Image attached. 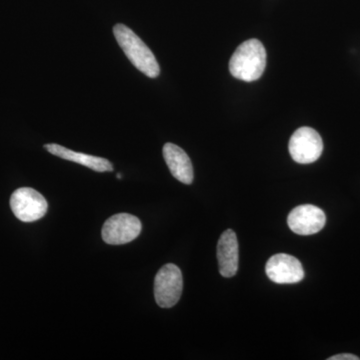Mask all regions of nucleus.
<instances>
[{
  "instance_id": "f257e3e1",
  "label": "nucleus",
  "mask_w": 360,
  "mask_h": 360,
  "mask_svg": "<svg viewBox=\"0 0 360 360\" xmlns=\"http://www.w3.org/2000/svg\"><path fill=\"white\" fill-rule=\"evenodd\" d=\"M266 66V51L257 39L246 40L239 45L229 61L232 77L243 82H255L262 77Z\"/></svg>"
},
{
  "instance_id": "f03ea898",
  "label": "nucleus",
  "mask_w": 360,
  "mask_h": 360,
  "mask_svg": "<svg viewBox=\"0 0 360 360\" xmlns=\"http://www.w3.org/2000/svg\"><path fill=\"white\" fill-rule=\"evenodd\" d=\"M113 33L125 56L137 70L148 77L155 78L160 75V65L155 54L129 27L116 25L113 27Z\"/></svg>"
},
{
  "instance_id": "7ed1b4c3",
  "label": "nucleus",
  "mask_w": 360,
  "mask_h": 360,
  "mask_svg": "<svg viewBox=\"0 0 360 360\" xmlns=\"http://www.w3.org/2000/svg\"><path fill=\"white\" fill-rule=\"evenodd\" d=\"M184 290L181 270L175 264L161 267L155 279V302L162 309H170L179 302Z\"/></svg>"
},
{
  "instance_id": "20e7f679",
  "label": "nucleus",
  "mask_w": 360,
  "mask_h": 360,
  "mask_svg": "<svg viewBox=\"0 0 360 360\" xmlns=\"http://www.w3.org/2000/svg\"><path fill=\"white\" fill-rule=\"evenodd\" d=\"M13 214L23 222L39 220L46 214L49 205L44 196L30 187L16 189L11 198Z\"/></svg>"
},
{
  "instance_id": "39448f33",
  "label": "nucleus",
  "mask_w": 360,
  "mask_h": 360,
  "mask_svg": "<svg viewBox=\"0 0 360 360\" xmlns=\"http://www.w3.org/2000/svg\"><path fill=\"white\" fill-rule=\"evenodd\" d=\"M288 149L295 162L309 165L321 158L323 142L316 130L311 127H300L291 136Z\"/></svg>"
},
{
  "instance_id": "423d86ee",
  "label": "nucleus",
  "mask_w": 360,
  "mask_h": 360,
  "mask_svg": "<svg viewBox=\"0 0 360 360\" xmlns=\"http://www.w3.org/2000/svg\"><path fill=\"white\" fill-rule=\"evenodd\" d=\"M141 220L129 213H118L106 220L101 236L108 245H122L131 243L141 234Z\"/></svg>"
},
{
  "instance_id": "0eeeda50",
  "label": "nucleus",
  "mask_w": 360,
  "mask_h": 360,
  "mask_svg": "<svg viewBox=\"0 0 360 360\" xmlns=\"http://www.w3.org/2000/svg\"><path fill=\"white\" fill-rule=\"evenodd\" d=\"M265 271L270 281L278 284L297 283L304 278V269L300 260L285 253L270 257Z\"/></svg>"
},
{
  "instance_id": "6e6552de",
  "label": "nucleus",
  "mask_w": 360,
  "mask_h": 360,
  "mask_svg": "<svg viewBox=\"0 0 360 360\" xmlns=\"http://www.w3.org/2000/svg\"><path fill=\"white\" fill-rule=\"evenodd\" d=\"M326 217L321 208L311 205L297 206L291 210L288 224L298 236H312L323 229Z\"/></svg>"
},
{
  "instance_id": "1a4fd4ad",
  "label": "nucleus",
  "mask_w": 360,
  "mask_h": 360,
  "mask_svg": "<svg viewBox=\"0 0 360 360\" xmlns=\"http://www.w3.org/2000/svg\"><path fill=\"white\" fill-rule=\"evenodd\" d=\"M219 272L224 277L236 276L238 269L239 248L238 236L232 229L221 234L217 245Z\"/></svg>"
},
{
  "instance_id": "9d476101",
  "label": "nucleus",
  "mask_w": 360,
  "mask_h": 360,
  "mask_svg": "<svg viewBox=\"0 0 360 360\" xmlns=\"http://www.w3.org/2000/svg\"><path fill=\"white\" fill-rule=\"evenodd\" d=\"M162 153L165 162L174 179L184 184H193V163L186 151L174 143H167L163 146Z\"/></svg>"
},
{
  "instance_id": "9b49d317",
  "label": "nucleus",
  "mask_w": 360,
  "mask_h": 360,
  "mask_svg": "<svg viewBox=\"0 0 360 360\" xmlns=\"http://www.w3.org/2000/svg\"><path fill=\"white\" fill-rule=\"evenodd\" d=\"M51 155L63 158V160L72 161L78 165H84L97 172H112L113 167L110 160L105 158H98V156L85 155V153H75L65 146L59 144L51 143L44 146Z\"/></svg>"
},
{
  "instance_id": "f8f14e48",
  "label": "nucleus",
  "mask_w": 360,
  "mask_h": 360,
  "mask_svg": "<svg viewBox=\"0 0 360 360\" xmlns=\"http://www.w3.org/2000/svg\"><path fill=\"white\" fill-rule=\"evenodd\" d=\"M328 360H359V357L354 354H342L329 357Z\"/></svg>"
},
{
  "instance_id": "ddd939ff",
  "label": "nucleus",
  "mask_w": 360,
  "mask_h": 360,
  "mask_svg": "<svg viewBox=\"0 0 360 360\" xmlns=\"http://www.w3.org/2000/svg\"><path fill=\"white\" fill-rule=\"evenodd\" d=\"M116 176H117L118 179H122V174H118Z\"/></svg>"
}]
</instances>
